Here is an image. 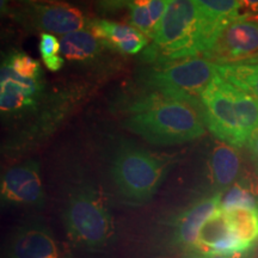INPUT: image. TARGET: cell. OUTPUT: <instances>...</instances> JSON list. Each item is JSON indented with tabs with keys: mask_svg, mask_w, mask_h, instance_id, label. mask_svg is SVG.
Returning a JSON list of instances; mask_svg holds the SVG:
<instances>
[{
	"mask_svg": "<svg viewBox=\"0 0 258 258\" xmlns=\"http://www.w3.org/2000/svg\"><path fill=\"white\" fill-rule=\"evenodd\" d=\"M251 60H257V61H258V55H257L256 57H254V59H251Z\"/></svg>",
	"mask_w": 258,
	"mask_h": 258,
	"instance_id": "obj_28",
	"label": "cell"
},
{
	"mask_svg": "<svg viewBox=\"0 0 258 258\" xmlns=\"http://www.w3.org/2000/svg\"><path fill=\"white\" fill-rule=\"evenodd\" d=\"M17 18L53 35L85 29L89 22L74 6L59 0H18Z\"/></svg>",
	"mask_w": 258,
	"mask_h": 258,
	"instance_id": "obj_8",
	"label": "cell"
},
{
	"mask_svg": "<svg viewBox=\"0 0 258 258\" xmlns=\"http://www.w3.org/2000/svg\"><path fill=\"white\" fill-rule=\"evenodd\" d=\"M247 147H249L251 156H252L254 163L258 167V129L251 135L249 143H247Z\"/></svg>",
	"mask_w": 258,
	"mask_h": 258,
	"instance_id": "obj_25",
	"label": "cell"
},
{
	"mask_svg": "<svg viewBox=\"0 0 258 258\" xmlns=\"http://www.w3.org/2000/svg\"><path fill=\"white\" fill-rule=\"evenodd\" d=\"M129 0H101V4L108 10L120 9L122 6L128 5Z\"/></svg>",
	"mask_w": 258,
	"mask_h": 258,
	"instance_id": "obj_26",
	"label": "cell"
},
{
	"mask_svg": "<svg viewBox=\"0 0 258 258\" xmlns=\"http://www.w3.org/2000/svg\"><path fill=\"white\" fill-rule=\"evenodd\" d=\"M257 201L249 190L240 185H232L221 199L220 207L225 211L238 207H256Z\"/></svg>",
	"mask_w": 258,
	"mask_h": 258,
	"instance_id": "obj_23",
	"label": "cell"
},
{
	"mask_svg": "<svg viewBox=\"0 0 258 258\" xmlns=\"http://www.w3.org/2000/svg\"><path fill=\"white\" fill-rule=\"evenodd\" d=\"M40 53L44 66L56 72L63 66L64 57L61 54V44L55 35L42 32L40 36Z\"/></svg>",
	"mask_w": 258,
	"mask_h": 258,
	"instance_id": "obj_21",
	"label": "cell"
},
{
	"mask_svg": "<svg viewBox=\"0 0 258 258\" xmlns=\"http://www.w3.org/2000/svg\"><path fill=\"white\" fill-rule=\"evenodd\" d=\"M59 251L50 228L38 219H30L12 235L8 258H57Z\"/></svg>",
	"mask_w": 258,
	"mask_h": 258,
	"instance_id": "obj_13",
	"label": "cell"
},
{
	"mask_svg": "<svg viewBox=\"0 0 258 258\" xmlns=\"http://www.w3.org/2000/svg\"><path fill=\"white\" fill-rule=\"evenodd\" d=\"M258 55V15L244 12L222 29L203 55L215 63L254 59Z\"/></svg>",
	"mask_w": 258,
	"mask_h": 258,
	"instance_id": "obj_7",
	"label": "cell"
},
{
	"mask_svg": "<svg viewBox=\"0 0 258 258\" xmlns=\"http://www.w3.org/2000/svg\"><path fill=\"white\" fill-rule=\"evenodd\" d=\"M0 198L3 206L44 207L46 191L38 161L29 159L6 170L0 180Z\"/></svg>",
	"mask_w": 258,
	"mask_h": 258,
	"instance_id": "obj_9",
	"label": "cell"
},
{
	"mask_svg": "<svg viewBox=\"0 0 258 258\" xmlns=\"http://www.w3.org/2000/svg\"><path fill=\"white\" fill-rule=\"evenodd\" d=\"M241 159L234 146L219 143L213 147L207 160L208 178L217 190H225L240 173Z\"/></svg>",
	"mask_w": 258,
	"mask_h": 258,
	"instance_id": "obj_15",
	"label": "cell"
},
{
	"mask_svg": "<svg viewBox=\"0 0 258 258\" xmlns=\"http://www.w3.org/2000/svg\"><path fill=\"white\" fill-rule=\"evenodd\" d=\"M61 54L72 61H88L97 56L105 47L90 29H82L63 35L60 40Z\"/></svg>",
	"mask_w": 258,
	"mask_h": 258,
	"instance_id": "obj_18",
	"label": "cell"
},
{
	"mask_svg": "<svg viewBox=\"0 0 258 258\" xmlns=\"http://www.w3.org/2000/svg\"><path fill=\"white\" fill-rule=\"evenodd\" d=\"M247 253H237V254H206L198 252V251H189L184 254L183 258H245Z\"/></svg>",
	"mask_w": 258,
	"mask_h": 258,
	"instance_id": "obj_24",
	"label": "cell"
},
{
	"mask_svg": "<svg viewBox=\"0 0 258 258\" xmlns=\"http://www.w3.org/2000/svg\"><path fill=\"white\" fill-rule=\"evenodd\" d=\"M175 161L137 145L123 143L111 158L112 185L124 202L144 205L157 195Z\"/></svg>",
	"mask_w": 258,
	"mask_h": 258,
	"instance_id": "obj_4",
	"label": "cell"
},
{
	"mask_svg": "<svg viewBox=\"0 0 258 258\" xmlns=\"http://www.w3.org/2000/svg\"><path fill=\"white\" fill-rule=\"evenodd\" d=\"M221 192L213 194L194 202L185 211L179 213L178 217L171 224L169 245L175 249L192 251L198 241L199 232L202 225L220 207Z\"/></svg>",
	"mask_w": 258,
	"mask_h": 258,
	"instance_id": "obj_12",
	"label": "cell"
},
{
	"mask_svg": "<svg viewBox=\"0 0 258 258\" xmlns=\"http://www.w3.org/2000/svg\"><path fill=\"white\" fill-rule=\"evenodd\" d=\"M218 73L226 80L244 90L258 101V61L245 60L217 63Z\"/></svg>",
	"mask_w": 258,
	"mask_h": 258,
	"instance_id": "obj_19",
	"label": "cell"
},
{
	"mask_svg": "<svg viewBox=\"0 0 258 258\" xmlns=\"http://www.w3.org/2000/svg\"><path fill=\"white\" fill-rule=\"evenodd\" d=\"M253 246L238 237L228 220L227 213L219 207L202 225L192 251L206 254L247 253Z\"/></svg>",
	"mask_w": 258,
	"mask_h": 258,
	"instance_id": "obj_11",
	"label": "cell"
},
{
	"mask_svg": "<svg viewBox=\"0 0 258 258\" xmlns=\"http://www.w3.org/2000/svg\"><path fill=\"white\" fill-rule=\"evenodd\" d=\"M241 8L245 9V12L258 15V0H239Z\"/></svg>",
	"mask_w": 258,
	"mask_h": 258,
	"instance_id": "obj_27",
	"label": "cell"
},
{
	"mask_svg": "<svg viewBox=\"0 0 258 258\" xmlns=\"http://www.w3.org/2000/svg\"><path fill=\"white\" fill-rule=\"evenodd\" d=\"M214 38L194 0H171L158 25L144 59L150 62H167L184 57L203 56Z\"/></svg>",
	"mask_w": 258,
	"mask_h": 258,
	"instance_id": "obj_3",
	"label": "cell"
},
{
	"mask_svg": "<svg viewBox=\"0 0 258 258\" xmlns=\"http://www.w3.org/2000/svg\"><path fill=\"white\" fill-rule=\"evenodd\" d=\"M43 78H27L3 61L0 71V109L6 117H21L37 110L43 98Z\"/></svg>",
	"mask_w": 258,
	"mask_h": 258,
	"instance_id": "obj_10",
	"label": "cell"
},
{
	"mask_svg": "<svg viewBox=\"0 0 258 258\" xmlns=\"http://www.w3.org/2000/svg\"><path fill=\"white\" fill-rule=\"evenodd\" d=\"M16 73L27 78H43L41 64L27 54L15 51L4 60Z\"/></svg>",
	"mask_w": 258,
	"mask_h": 258,
	"instance_id": "obj_22",
	"label": "cell"
},
{
	"mask_svg": "<svg viewBox=\"0 0 258 258\" xmlns=\"http://www.w3.org/2000/svg\"><path fill=\"white\" fill-rule=\"evenodd\" d=\"M171 0H129V24L153 40Z\"/></svg>",
	"mask_w": 258,
	"mask_h": 258,
	"instance_id": "obj_16",
	"label": "cell"
},
{
	"mask_svg": "<svg viewBox=\"0 0 258 258\" xmlns=\"http://www.w3.org/2000/svg\"><path fill=\"white\" fill-rule=\"evenodd\" d=\"M217 74V63L203 56H192L157 63L143 79L148 90L200 102L201 93Z\"/></svg>",
	"mask_w": 258,
	"mask_h": 258,
	"instance_id": "obj_6",
	"label": "cell"
},
{
	"mask_svg": "<svg viewBox=\"0 0 258 258\" xmlns=\"http://www.w3.org/2000/svg\"><path fill=\"white\" fill-rule=\"evenodd\" d=\"M214 42L222 29L240 15L239 0H194Z\"/></svg>",
	"mask_w": 258,
	"mask_h": 258,
	"instance_id": "obj_17",
	"label": "cell"
},
{
	"mask_svg": "<svg viewBox=\"0 0 258 258\" xmlns=\"http://www.w3.org/2000/svg\"><path fill=\"white\" fill-rule=\"evenodd\" d=\"M226 213L232 228L238 237L254 247L258 241V206L232 208L226 211Z\"/></svg>",
	"mask_w": 258,
	"mask_h": 258,
	"instance_id": "obj_20",
	"label": "cell"
},
{
	"mask_svg": "<svg viewBox=\"0 0 258 258\" xmlns=\"http://www.w3.org/2000/svg\"><path fill=\"white\" fill-rule=\"evenodd\" d=\"M69 238L89 251H102L114 239V218L102 194L89 183L74 186L63 208Z\"/></svg>",
	"mask_w": 258,
	"mask_h": 258,
	"instance_id": "obj_5",
	"label": "cell"
},
{
	"mask_svg": "<svg viewBox=\"0 0 258 258\" xmlns=\"http://www.w3.org/2000/svg\"><path fill=\"white\" fill-rule=\"evenodd\" d=\"M206 127L221 143L243 147L258 129V101L217 74L200 96Z\"/></svg>",
	"mask_w": 258,
	"mask_h": 258,
	"instance_id": "obj_2",
	"label": "cell"
},
{
	"mask_svg": "<svg viewBox=\"0 0 258 258\" xmlns=\"http://www.w3.org/2000/svg\"><path fill=\"white\" fill-rule=\"evenodd\" d=\"M92 34L104 44L125 55H137L147 48L150 38L131 24L106 19H93L88 23Z\"/></svg>",
	"mask_w": 258,
	"mask_h": 258,
	"instance_id": "obj_14",
	"label": "cell"
},
{
	"mask_svg": "<svg viewBox=\"0 0 258 258\" xmlns=\"http://www.w3.org/2000/svg\"><path fill=\"white\" fill-rule=\"evenodd\" d=\"M122 124L158 146L190 143L206 134L201 103L157 90H151L129 103Z\"/></svg>",
	"mask_w": 258,
	"mask_h": 258,
	"instance_id": "obj_1",
	"label": "cell"
}]
</instances>
